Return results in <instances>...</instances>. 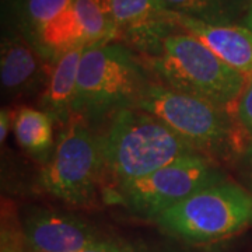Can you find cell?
I'll return each instance as SVG.
<instances>
[{
  "label": "cell",
  "instance_id": "cell-1",
  "mask_svg": "<svg viewBox=\"0 0 252 252\" xmlns=\"http://www.w3.org/2000/svg\"><path fill=\"white\" fill-rule=\"evenodd\" d=\"M101 146L105 174L115 188L181 157L200 153L161 119L136 107L112 114Z\"/></svg>",
  "mask_w": 252,
  "mask_h": 252
},
{
  "label": "cell",
  "instance_id": "cell-2",
  "mask_svg": "<svg viewBox=\"0 0 252 252\" xmlns=\"http://www.w3.org/2000/svg\"><path fill=\"white\" fill-rule=\"evenodd\" d=\"M149 64L164 86L224 108L240 99L247 86V76L230 67L188 32L165 36L160 52L150 56Z\"/></svg>",
  "mask_w": 252,
  "mask_h": 252
},
{
  "label": "cell",
  "instance_id": "cell-3",
  "mask_svg": "<svg viewBox=\"0 0 252 252\" xmlns=\"http://www.w3.org/2000/svg\"><path fill=\"white\" fill-rule=\"evenodd\" d=\"M164 233L190 244L221 241L252 227V193L223 180L200 189L154 221Z\"/></svg>",
  "mask_w": 252,
  "mask_h": 252
},
{
  "label": "cell",
  "instance_id": "cell-4",
  "mask_svg": "<svg viewBox=\"0 0 252 252\" xmlns=\"http://www.w3.org/2000/svg\"><path fill=\"white\" fill-rule=\"evenodd\" d=\"M149 81L143 66L121 44L86 46L80 59L74 114L101 118L135 107Z\"/></svg>",
  "mask_w": 252,
  "mask_h": 252
},
{
  "label": "cell",
  "instance_id": "cell-5",
  "mask_svg": "<svg viewBox=\"0 0 252 252\" xmlns=\"http://www.w3.org/2000/svg\"><path fill=\"white\" fill-rule=\"evenodd\" d=\"M104 175L101 136L93 132L86 117L73 114L41 171L42 188L67 205L84 207L94 203Z\"/></svg>",
  "mask_w": 252,
  "mask_h": 252
},
{
  "label": "cell",
  "instance_id": "cell-6",
  "mask_svg": "<svg viewBox=\"0 0 252 252\" xmlns=\"http://www.w3.org/2000/svg\"><path fill=\"white\" fill-rule=\"evenodd\" d=\"M225 180L223 172L203 153L168 162L143 178L115 188V198L137 216L153 220L200 189Z\"/></svg>",
  "mask_w": 252,
  "mask_h": 252
},
{
  "label": "cell",
  "instance_id": "cell-7",
  "mask_svg": "<svg viewBox=\"0 0 252 252\" xmlns=\"http://www.w3.org/2000/svg\"><path fill=\"white\" fill-rule=\"evenodd\" d=\"M135 107L161 119L200 153L220 152L231 142V118L209 99L149 83Z\"/></svg>",
  "mask_w": 252,
  "mask_h": 252
},
{
  "label": "cell",
  "instance_id": "cell-8",
  "mask_svg": "<svg viewBox=\"0 0 252 252\" xmlns=\"http://www.w3.org/2000/svg\"><path fill=\"white\" fill-rule=\"evenodd\" d=\"M20 227L28 252H84L108 238L81 217L48 207H28Z\"/></svg>",
  "mask_w": 252,
  "mask_h": 252
},
{
  "label": "cell",
  "instance_id": "cell-9",
  "mask_svg": "<svg viewBox=\"0 0 252 252\" xmlns=\"http://www.w3.org/2000/svg\"><path fill=\"white\" fill-rule=\"evenodd\" d=\"M109 3L117 39H124L146 54H158L164 38L177 27L172 11L164 9L160 0H109Z\"/></svg>",
  "mask_w": 252,
  "mask_h": 252
},
{
  "label": "cell",
  "instance_id": "cell-10",
  "mask_svg": "<svg viewBox=\"0 0 252 252\" xmlns=\"http://www.w3.org/2000/svg\"><path fill=\"white\" fill-rule=\"evenodd\" d=\"M172 14L177 27L198 38L230 67L252 77V31L250 28L228 23H209L178 13Z\"/></svg>",
  "mask_w": 252,
  "mask_h": 252
},
{
  "label": "cell",
  "instance_id": "cell-11",
  "mask_svg": "<svg viewBox=\"0 0 252 252\" xmlns=\"http://www.w3.org/2000/svg\"><path fill=\"white\" fill-rule=\"evenodd\" d=\"M45 59L32 44L20 38H9L1 45L0 80L9 93H26L41 83H48L51 69L42 63Z\"/></svg>",
  "mask_w": 252,
  "mask_h": 252
},
{
  "label": "cell",
  "instance_id": "cell-12",
  "mask_svg": "<svg viewBox=\"0 0 252 252\" xmlns=\"http://www.w3.org/2000/svg\"><path fill=\"white\" fill-rule=\"evenodd\" d=\"M83 51L84 46L73 48L51 64V74L41 98L42 109L62 124H66L74 114L73 107Z\"/></svg>",
  "mask_w": 252,
  "mask_h": 252
},
{
  "label": "cell",
  "instance_id": "cell-13",
  "mask_svg": "<svg viewBox=\"0 0 252 252\" xmlns=\"http://www.w3.org/2000/svg\"><path fill=\"white\" fill-rule=\"evenodd\" d=\"M55 119L44 109L21 107L13 119L18 146L32 157L45 160L54 147Z\"/></svg>",
  "mask_w": 252,
  "mask_h": 252
},
{
  "label": "cell",
  "instance_id": "cell-14",
  "mask_svg": "<svg viewBox=\"0 0 252 252\" xmlns=\"http://www.w3.org/2000/svg\"><path fill=\"white\" fill-rule=\"evenodd\" d=\"M73 11L86 46L117 39L109 0H73Z\"/></svg>",
  "mask_w": 252,
  "mask_h": 252
},
{
  "label": "cell",
  "instance_id": "cell-15",
  "mask_svg": "<svg viewBox=\"0 0 252 252\" xmlns=\"http://www.w3.org/2000/svg\"><path fill=\"white\" fill-rule=\"evenodd\" d=\"M73 0H21V16L32 45L46 28L70 9Z\"/></svg>",
  "mask_w": 252,
  "mask_h": 252
},
{
  "label": "cell",
  "instance_id": "cell-16",
  "mask_svg": "<svg viewBox=\"0 0 252 252\" xmlns=\"http://www.w3.org/2000/svg\"><path fill=\"white\" fill-rule=\"evenodd\" d=\"M162 7L172 13L205 20L209 23H225L230 0H160Z\"/></svg>",
  "mask_w": 252,
  "mask_h": 252
},
{
  "label": "cell",
  "instance_id": "cell-17",
  "mask_svg": "<svg viewBox=\"0 0 252 252\" xmlns=\"http://www.w3.org/2000/svg\"><path fill=\"white\" fill-rule=\"evenodd\" d=\"M0 238V252H28L21 227H11L9 221L3 220Z\"/></svg>",
  "mask_w": 252,
  "mask_h": 252
},
{
  "label": "cell",
  "instance_id": "cell-18",
  "mask_svg": "<svg viewBox=\"0 0 252 252\" xmlns=\"http://www.w3.org/2000/svg\"><path fill=\"white\" fill-rule=\"evenodd\" d=\"M237 117L241 125L252 133V77L247 83L237 104Z\"/></svg>",
  "mask_w": 252,
  "mask_h": 252
},
{
  "label": "cell",
  "instance_id": "cell-19",
  "mask_svg": "<svg viewBox=\"0 0 252 252\" xmlns=\"http://www.w3.org/2000/svg\"><path fill=\"white\" fill-rule=\"evenodd\" d=\"M84 252H150L142 250V248H136L133 245H129V244H124L118 240H114L108 237L107 240H104L102 243L94 245L93 248L87 250Z\"/></svg>",
  "mask_w": 252,
  "mask_h": 252
},
{
  "label": "cell",
  "instance_id": "cell-20",
  "mask_svg": "<svg viewBox=\"0 0 252 252\" xmlns=\"http://www.w3.org/2000/svg\"><path fill=\"white\" fill-rule=\"evenodd\" d=\"M11 124L13 122H11V117H10V111L3 108L0 112V140H1V143H4L6 137L9 135Z\"/></svg>",
  "mask_w": 252,
  "mask_h": 252
},
{
  "label": "cell",
  "instance_id": "cell-21",
  "mask_svg": "<svg viewBox=\"0 0 252 252\" xmlns=\"http://www.w3.org/2000/svg\"><path fill=\"white\" fill-rule=\"evenodd\" d=\"M247 24H248V28L252 31V0L251 6H250V11H248V17H247Z\"/></svg>",
  "mask_w": 252,
  "mask_h": 252
},
{
  "label": "cell",
  "instance_id": "cell-22",
  "mask_svg": "<svg viewBox=\"0 0 252 252\" xmlns=\"http://www.w3.org/2000/svg\"><path fill=\"white\" fill-rule=\"evenodd\" d=\"M250 165H251V171H252V146H251V149H250Z\"/></svg>",
  "mask_w": 252,
  "mask_h": 252
}]
</instances>
